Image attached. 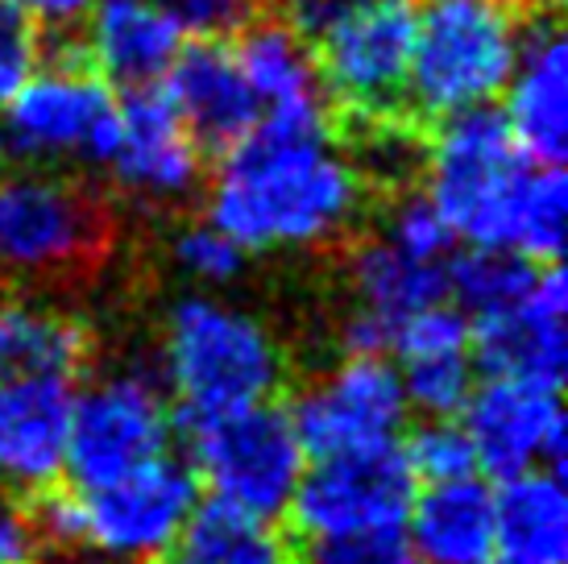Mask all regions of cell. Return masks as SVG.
Segmentation results:
<instances>
[{
    "label": "cell",
    "mask_w": 568,
    "mask_h": 564,
    "mask_svg": "<svg viewBox=\"0 0 568 564\" xmlns=\"http://www.w3.org/2000/svg\"><path fill=\"white\" fill-rule=\"evenodd\" d=\"M362 200V174L336 154L328 109H270L224 154L212 224L241 250L303 245L341 229Z\"/></svg>",
    "instance_id": "6da1fadb"
},
{
    "label": "cell",
    "mask_w": 568,
    "mask_h": 564,
    "mask_svg": "<svg viewBox=\"0 0 568 564\" xmlns=\"http://www.w3.org/2000/svg\"><path fill=\"white\" fill-rule=\"evenodd\" d=\"M523 17L510 0H419L407 112L424 129L503 92L519 59Z\"/></svg>",
    "instance_id": "7a4b0ae2"
},
{
    "label": "cell",
    "mask_w": 568,
    "mask_h": 564,
    "mask_svg": "<svg viewBox=\"0 0 568 564\" xmlns=\"http://www.w3.org/2000/svg\"><path fill=\"white\" fill-rule=\"evenodd\" d=\"M427 200L457 236L481 250H506L510 204L527 171L506 112L477 104L453 112L427 138Z\"/></svg>",
    "instance_id": "3957f363"
},
{
    "label": "cell",
    "mask_w": 568,
    "mask_h": 564,
    "mask_svg": "<svg viewBox=\"0 0 568 564\" xmlns=\"http://www.w3.org/2000/svg\"><path fill=\"white\" fill-rule=\"evenodd\" d=\"M320 88L328 95L332 129L353 121L407 117L410 50H415V0H362L332 17L307 42ZM419 125V121H415Z\"/></svg>",
    "instance_id": "277c9868"
},
{
    "label": "cell",
    "mask_w": 568,
    "mask_h": 564,
    "mask_svg": "<svg viewBox=\"0 0 568 564\" xmlns=\"http://www.w3.org/2000/svg\"><path fill=\"white\" fill-rule=\"evenodd\" d=\"M166 374L183 415H221L274 399L283 357L262 324L212 299H183L166 332Z\"/></svg>",
    "instance_id": "5b68a950"
},
{
    "label": "cell",
    "mask_w": 568,
    "mask_h": 564,
    "mask_svg": "<svg viewBox=\"0 0 568 564\" xmlns=\"http://www.w3.org/2000/svg\"><path fill=\"white\" fill-rule=\"evenodd\" d=\"M179 423L212 498L257 518L283 515L303 477V444L291 411L266 399L221 415H179Z\"/></svg>",
    "instance_id": "8992f818"
},
{
    "label": "cell",
    "mask_w": 568,
    "mask_h": 564,
    "mask_svg": "<svg viewBox=\"0 0 568 564\" xmlns=\"http://www.w3.org/2000/svg\"><path fill=\"white\" fill-rule=\"evenodd\" d=\"M4 141L17 154H88L109 162L116 138V100L88 50L47 59V71L4 104Z\"/></svg>",
    "instance_id": "52a82bcc"
},
{
    "label": "cell",
    "mask_w": 568,
    "mask_h": 564,
    "mask_svg": "<svg viewBox=\"0 0 568 564\" xmlns=\"http://www.w3.org/2000/svg\"><path fill=\"white\" fill-rule=\"evenodd\" d=\"M109 212L95 191L67 179H13L0 188V266L50 274L95 266Z\"/></svg>",
    "instance_id": "ba28073f"
},
{
    "label": "cell",
    "mask_w": 568,
    "mask_h": 564,
    "mask_svg": "<svg viewBox=\"0 0 568 564\" xmlns=\"http://www.w3.org/2000/svg\"><path fill=\"white\" fill-rule=\"evenodd\" d=\"M171 440V411L145 374L112 377L71 407L67 456L75 490H100L159 461Z\"/></svg>",
    "instance_id": "9c48e42d"
},
{
    "label": "cell",
    "mask_w": 568,
    "mask_h": 564,
    "mask_svg": "<svg viewBox=\"0 0 568 564\" xmlns=\"http://www.w3.org/2000/svg\"><path fill=\"white\" fill-rule=\"evenodd\" d=\"M415 473L403 444H382L365 453L320 456L291 494V518L312 535H353L403 527L415 502Z\"/></svg>",
    "instance_id": "30bf717a"
},
{
    "label": "cell",
    "mask_w": 568,
    "mask_h": 564,
    "mask_svg": "<svg viewBox=\"0 0 568 564\" xmlns=\"http://www.w3.org/2000/svg\"><path fill=\"white\" fill-rule=\"evenodd\" d=\"M403 420H407V394L382 357H348L291 411L303 453H312L316 461L395 444Z\"/></svg>",
    "instance_id": "8fae6325"
},
{
    "label": "cell",
    "mask_w": 568,
    "mask_h": 564,
    "mask_svg": "<svg viewBox=\"0 0 568 564\" xmlns=\"http://www.w3.org/2000/svg\"><path fill=\"white\" fill-rule=\"evenodd\" d=\"M80 498L88 544L121 561H142L159 556L187 523L200 498V477L187 465L159 456L121 482L80 490Z\"/></svg>",
    "instance_id": "7c38bea8"
},
{
    "label": "cell",
    "mask_w": 568,
    "mask_h": 564,
    "mask_svg": "<svg viewBox=\"0 0 568 564\" xmlns=\"http://www.w3.org/2000/svg\"><path fill=\"white\" fill-rule=\"evenodd\" d=\"M560 391L531 382L489 377L481 391L465 399V436L474 440L477 470L494 477H519L536 465L565 473V411Z\"/></svg>",
    "instance_id": "4fadbf2b"
},
{
    "label": "cell",
    "mask_w": 568,
    "mask_h": 564,
    "mask_svg": "<svg viewBox=\"0 0 568 564\" xmlns=\"http://www.w3.org/2000/svg\"><path fill=\"white\" fill-rule=\"evenodd\" d=\"M565 312V270L560 262H544L531 295L510 308H498V312H481L469 324V353L489 377H510V382L560 391L568 365Z\"/></svg>",
    "instance_id": "5bb4252c"
},
{
    "label": "cell",
    "mask_w": 568,
    "mask_h": 564,
    "mask_svg": "<svg viewBox=\"0 0 568 564\" xmlns=\"http://www.w3.org/2000/svg\"><path fill=\"white\" fill-rule=\"evenodd\" d=\"M162 88L200 154L224 158L262 117V104L241 75L233 47L216 38H195L179 47Z\"/></svg>",
    "instance_id": "9a60e30c"
},
{
    "label": "cell",
    "mask_w": 568,
    "mask_h": 564,
    "mask_svg": "<svg viewBox=\"0 0 568 564\" xmlns=\"http://www.w3.org/2000/svg\"><path fill=\"white\" fill-rule=\"evenodd\" d=\"M112 171L138 195H183L200 179V150L174 112L162 83L125 88L116 104V138H112Z\"/></svg>",
    "instance_id": "2e32d148"
},
{
    "label": "cell",
    "mask_w": 568,
    "mask_h": 564,
    "mask_svg": "<svg viewBox=\"0 0 568 564\" xmlns=\"http://www.w3.org/2000/svg\"><path fill=\"white\" fill-rule=\"evenodd\" d=\"M515 67H519V79L510 83L506 125L519 141L523 158H531L536 167H565L568 54L560 13L523 17Z\"/></svg>",
    "instance_id": "e0dca14e"
},
{
    "label": "cell",
    "mask_w": 568,
    "mask_h": 564,
    "mask_svg": "<svg viewBox=\"0 0 568 564\" xmlns=\"http://www.w3.org/2000/svg\"><path fill=\"white\" fill-rule=\"evenodd\" d=\"M71 407V377L38 374L0 382V477L21 494L59 482Z\"/></svg>",
    "instance_id": "ac0fdd59"
},
{
    "label": "cell",
    "mask_w": 568,
    "mask_h": 564,
    "mask_svg": "<svg viewBox=\"0 0 568 564\" xmlns=\"http://www.w3.org/2000/svg\"><path fill=\"white\" fill-rule=\"evenodd\" d=\"M83 42L100 75L121 88H142L171 71L183 30L162 0H100Z\"/></svg>",
    "instance_id": "d6986e66"
},
{
    "label": "cell",
    "mask_w": 568,
    "mask_h": 564,
    "mask_svg": "<svg viewBox=\"0 0 568 564\" xmlns=\"http://www.w3.org/2000/svg\"><path fill=\"white\" fill-rule=\"evenodd\" d=\"M568 498L560 473L531 470L506 477L494 494V556L489 564H565Z\"/></svg>",
    "instance_id": "ffe728a7"
},
{
    "label": "cell",
    "mask_w": 568,
    "mask_h": 564,
    "mask_svg": "<svg viewBox=\"0 0 568 564\" xmlns=\"http://www.w3.org/2000/svg\"><path fill=\"white\" fill-rule=\"evenodd\" d=\"M410 548L424 564H489L494 556V494L477 477L432 482L410 502Z\"/></svg>",
    "instance_id": "44dd1931"
},
{
    "label": "cell",
    "mask_w": 568,
    "mask_h": 564,
    "mask_svg": "<svg viewBox=\"0 0 568 564\" xmlns=\"http://www.w3.org/2000/svg\"><path fill=\"white\" fill-rule=\"evenodd\" d=\"M233 59L253 88L257 104L270 109H328V95L320 88L312 50L283 17L266 9L241 33H233Z\"/></svg>",
    "instance_id": "7402d4cb"
},
{
    "label": "cell",
    "mask_w": 568,
    "mask_h": 564,
    "mask_svg": "<svg viewBox=\"0 0 568 564\" xmlns=\"http://www.w3.org/2000/svg\"><path fill=\"white\" fill-rule=\"evenodd\" d=\"M154 564H295V544L266 527V518L207 498L204 506L195 502L187 523Z\"/></svg>",
    "instance_id": "603a6c76"
},
{
    "label": "cell",
    "mask_w": 568,
    "mask_h": 564,
    "mask_svg": "<svg viewBox=\"0 0 568 564\" xmlns=\"http://www.w3.org/2000/svg\"><path fill=\"white\" fill-rule=\"evenodd\" d=\"M92 353L80 320L33 303H0V382L4 377H75Z\"/></svg>",
    "instance_id": "cb8c5ba5"
},
{
    "label": "cell",
    "mask_w": 568,
    "mask_h": 564,
    "mask_svg": "<svg viewBox=\"0 0 568 564\" xmlns=\"http://www.w3.org/2000/svg\"><path fill=\"white\" fill-rule=\"evenodd\" d=\"M353 282H357L365 312L395 324V320L419 312V308L444 303V295H448V266L407 258L390 241H374V245L357 250V258H353Z\"/></svg>",
    "instance_id": "d4e9b609"
},
{
    "label": "cell",
    "mask_w": 568,
    "mask_h": 564,
    "mask_svg": "<svg viewBox=\"0 0 568 564\" xmlns=\"http://www.w3.org/2000/svg\"><path fill=\"white\" fill-rule=\"evenodd\" d=\"M565 208L568 188L560 167H527L510 204V233H506V250L523 253L531 262H560V245H565Z\"/></svg>",
    "instance_id": "484cf974"
},
{
    "label": "cell",
    "mask_w": 568,
    "mask_h": 564,
    "mask_svg": "<svg viewBox=\"0 0 568 564\" xmlns=\"http://www.w3.org/2000/svg\"><path fill=\"white\" fill-rule=\"evenodd\" d=\"M539 266L544 262H531L515 250H481L477 245L474 253H460L448 262V291H457L474 308V315L498 312V308H510L531 295Z\"/></svg>",
    "instance_id": "4316f807"
},
{
    "label": "cell",
    "mask_w": 568,
    "mask_h": 564,
    "mask_svg": "<svg viewBox=\"0 0 568 564\" xmlns=\"http://www.w3.org/2000/svg\"><path fill=\"white\" fill-rule=\"evenodd\" d=\"M398 382H403L407 403H415L432 420H448L474 394V365H469V353L403 361V377Z\"/></svg>",
    "instance_id": "83f0119b"
},
{
    "label": "cell",
    "mask_w": 568,
    "mask_h": 564,
    "mask_svg": "<svg viewBox=\"0 0 568 564\" xmlns=\"http://www.w3.org/2000/svg\"><path fill=\"white\" fill-rule=\"evenodd\" d=\"M295 564H424L403 527L353 535H312L295 544Z\"/></svg>",
    "instance_id": "f1b7e54d"
},
{
    "label": "cell",
    "mask_w": 568,
    "mask_h": 564,
    "mask_svg": "<svg viewBox=\"0 0 568 564\" xmlns=\"http://www.w3.org/2000/svg\"><path fill=\"white\" fill-rule=\"evenodd\" d=\"M390 349H395L403 361L469 353V320H465V312L448 308V303L419 308V312H410V315H403V320H395Z\"/></svg>",
    "instance_id": "f546056e"
},
{
    "label": "cell",
    "mask_w": 568,
    "mask_h": 564,
    "mask_svg": "<svg viewBox=\"0 0 568 564\" xmlns=\"http://www.w3.org/2000/svg\"><path fill=\"white\" fill-rule=\"evenodd\" d=\"M403 453H407L410 473L424 477V482H457V477H474L477 470L474 440L465 436L460 423H448V420L424 423L407 440Z\"/></svg>",
    "instance_id": "4dcf8cb0"
},
{
    "label": "cell",
    "mask_w": 568,
    "mask_h": 564,
    "mask_svg": "<svg viewBox=\"0 0 568 564\" xmlns=\"http://www.w3.org/2000/svg\"><path fill=\"white\" fill-rule=\"evenodd\" d=\"M453 229L448 220L432 208L427 195H403L390 216V245L419 262H444L453 250Z\"/></svg>",
    "instance_id": "1f68e13d"
},
{
    "label": "cell",
    "mask_w": 568,
    "mask_h": 564,
    "mask_svg": "<svg viewBox=\"0 0 568 564\" xmlns=\"http://www.w3.org/2000/svg\"><path fill=\"white\" fill-rule=\"evenodd\" d=\"M33 67H42V33L30 13L0 0V104H9L26 88Z\"/></svg>",
    "instance_id": "d6a6232c"
},
{
    "label": "cell",
    "mask_w": 568,
    "mask_h": 564,
    "mask_svg": "<svg viewBox=\"0 0 568 564\" xmlns=\"http://www.w3.org/2000/svg\"><path fill=\"white\" fill-rule=\"evenodd\" d=\"M166 13L179 21L183 33H195V38H233L250 26L257 13H266L270 0H162Z\"/></svg>",
    "instance_id": "836d02e7"
},
{
    "label": "cell",
    "mask_w": 568,
    "mask_h": 564,
    "mask_svg": "<svg viewBox=\"0 0 568 564\" xmlns=\"http://www.w3.org/2000/svg\"><path fill=\"white\" fill-rule=\"evenodd\" d=\"M174 258H179L183 270H191V274H200L207 282L233 279L245 266V250H241L233 236H224L216 224H195V229H187V233L174 241Z\"/></svg>",
    "instance_id": "e575fe53"
},
{
    "label": "cell",
    "mask_w": 568,
    "mask_h": 564,
    "mask_svg": "<svg viewBox=\"0 0 568 564\" xmlns=\"http://www.w3.org/2000/svg\"><path fill=\"white\" fill-rule=\"evenodd\" d=\"M42 548L33 527L30 502L17 494H0V564H33Z\"/></svg>",
    "instance_id": "d590c367"
},
{
    "label": "cell",
    "mask_w": 568,
    "mask_h": 564,
    "mask_svg": "<svg viewBox=\"0 0 568 564\" xmlns=\"http://www.w3.org/2000/svg\"><path fill=\"white\" fill-rule=\"evenodd\" d=\"M353 4H362V0H270V9L283 17L303 42H312L332 17H341Z\"/></svg>",
    "instance_id": "8d00e7d4"
},
{
    "label": "cell",
    "mask_w": 568,
    "mask_h": 564,
    "mask_svg": "<svg viewBox=\"0 0 568 564\" xmlns=\"http://www.w3.org/2000/svg\"><path fill=\"white\" fill-rule=\"evenodd\" d=\"M17 4L21 13L30 17H47V21H71V17H80L92 0H9Z\"/></svg>",
    "instance_id": "74e56055"
}]
</instances>
